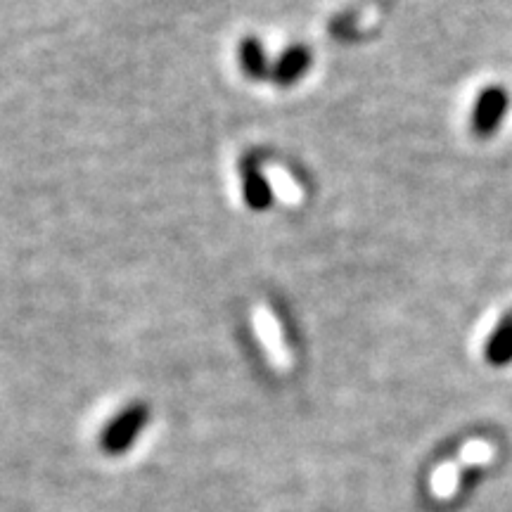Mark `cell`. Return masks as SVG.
I'll return each mask as SVG.
<instances>
[{
  "instance_id": "6da1fadb",
  "label": "cell",
  "mask_w": 512,
  "mask_h": 512,
  "mask_svg": "<svg viewBox=\"0 0 512 512\" xmlns=\"http://www.w3.org/2000/svg\"><path fill=\"white\" fill-rule=\"evenodd\" d=\"M510 107V95L503 86H486L475 102L472 110V128L477 136H491L503 124L505 114Z\"/></svg>"
},
{
  "instance_id": "7a4b0ae2",
  "label": "cell",
  "mask_w": 512,
  "mask_h": 512,
  "mask_svg": "<svg viewBox=\"0 0 512 512\" xmlns=\"http://www.w3.org/2000/svg\"><path fill=\"white\" fill-rule=\"evenodd\" d=\"M254 330L256 335H259L261 344H264L268 358H271V363L278 370H290L292 366V356H290V349H287L285 339H283V332H280V325L278 320L271 311L266 309V306H256L254 309Z\"/></svg>"
},
{
  "instance_id": "3957f363",
  "label": "cell",
  "mask_w": 512,
  "mask_h": 512,
  "mask_svg": "<svg viewBox=\"0 0 512 512\" xmlns=\"http://www.w3.org/2000/svg\"><path fill=\"white\" fill-rule=\"evenodd\" d=\"M147 422V408L145 406H131L119 415L117 420L110 422L105 434H102V448L107 453H124L133 441L138 439L140 430Z\"/></svg>"
},
{
  "instance_id": "277c9868",
  "label": "cell",
  "mask_w": 512,
  "mask_h": 512,
  "mask_svg": "<svg viewBox=\"0 0 512 512\" xmlns=\"http://www.w3.org/2000/svg\"><path fill=\"white\" fill-rule=\"evenodd\" d=\"M484 356L494 368H505L512 363V309L498 320L496 330L486 342Z\"/></svg>"
},
{
  "instance_id": "5b68a950",
  "label": "cell",
  "mask_w": 512,
  "mask_h": 512,
  "mask_svg": "<svg viewBox=\"0 0 512 512\" xmlns=\"http://www.w3.org/2000/svg\"><path fill=\"white\" fill-rule=\"evenodd\" d=\"M264 174L268 178V185H271L273 195L278 197V200H283L285 204H292V207H297V204H302L304 200V192L299 188L297 181L287 174L285 169H280V166H266Z\"/></svg>"
},
{
  "instance_id": "8992f818",
  "label": "cell",
  "mask_w": 512,
  "mask_h": 512,
  "mask_svg": "<svg viewBox=\"0 0 512 512\" xmlns=\"http://www.w3.org/2000/svg\"><path fill=\"white\" fill-rule=\"evenodd\" d=\"M311 62V53L302 46H294L283 53L280 62L275 64V81L278 83H292L297 81L302 72H306Z\"/></svg>"
},
{
  "instance_id": "52a82bcc",
  "label": "cell",
  "mask_w": 512,
  "mask_h": 512,
  "mask_svg": "<svg viewBox=\"0 0 512 512\" xmlns=\"http://www.w3.org/2000/svg\"><path fill=\"white\" fill-rule=\"evenodd\" d=\"M242 188H245V200L249 207H254V209L268 207L273 190H271V185H268V178L264 171L254 169V166L249 164L245 169V185H242Z\"/></svg>"
},
{
  "instance_id": "ba28073f",
  "label": "cell",
  "mask_w": 512,
  "mask_h": 512,
  "mask_svg": "<svg viewBox=\"0 0 512 512\" xmlns=\"http://www.w3.org/2000/svg\"><path fill=\"white\" fill-rule=\"evenodd\" d=\"M240 62H242V67H245L252 76H264L266 74L264 48H261V43L256 41L254 36H249L240 43Z\"/></svg>"
}]
</instances>
